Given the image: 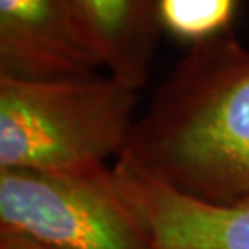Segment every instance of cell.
I'll return each instance as SVG.
<instances>
[{"mask_svg": "<svg viewBox=\"0 0 249 249\" xmlns=\"http://www.w3.org/2000/svg\"><path fill=\"white\" fill-rule=\"evenodd\" d=\"M118 159L207 203L248 201V48L229 32L190 45Z\"/></svg>", "mask_w": 249, "mask_h": 249, "instance_id": "cell-1", "label": "cell"}, {"mask_svg": "<svg viewBox=\"0 0 249 249\" xmlns=\"http://www.w3.org/2000/svg\"><path fill=\"white\" fill-rule=\"evenodd\" d=\"M139 90L118 78L0 76V170L74 172L120 157Z\"/></svg>", "mask_w": 249, "mask_h": 249, "instance_id": "cell-2", "label": "cell"}, {"mask_svg": "<svg viewBox=\"0 0 249 249\" xmlns=\"http://www.w3.org/2000/svg\"><path fill=\"white\" fill-rule=\"evenodd\" d=\"M0 229L48 249H148L113 166L0 170Z\"/></svg>", "mask_w": 249, "mask_h": 249, "instance_id": "cell-3", "label": "cell"}, {"mask_svg": "<svg viewBox=\"0 0 249 249\" xmlns=\"http://www.w3.org/2000/svg\"><path fill=\"white\" fill-rule=\"evenodd\" d=\"M100 69L74 0H0V76L74 80Z\"/></svg>", "mask_w": 249, "mask_h": 249, "instance_id": "cell-4", "label": "cell"}, {"mask_svg": "<svg viewBox=\"0 0 249 249\" xmlns=\"http://www.w3.org/2000/svg\"><path fill=\"white\" fill-rule=\"evenodd\" d=\"M113 172L142 227L148 249H249V199L207 203L120 159L115 160Z\"/></svg>", "mask_w": 249, "mask_h": 249, "instance_id": "cell-5", "label": "cell"}, {"mask_svg": "<svg viewBox=\"0 0 249 249\" xmlns=\"http://www.w3.org/2000/svg\"><path fill=\"white\" fill-rule=\"evenodd\" d=\"M160 0H74L107 74L133 89L150 76L162 32Z\"/></svg>", "mask_w": 249, "mask_h": 249, "instance_id": "cell-6", "label": "cell"}, {"mask_svg": "<svg viewBox=\"0 0 249 249\" xmlns=\"http://www.w3.org/2000/svg\"><path fill=\"white\" fill-rule=\"evenodd\" d=\"M236 0H160L162 32L196 45L225 34L231 24Z\"/></svg>", "mask_w": 249, "mask_h": 249, "instance_id": "cell-7", "label": "cell"}, {"mask_svg": "<svg viewBox=\"0 0 249 249\" xmlns=\"http://www.w3.org/2000/svg\"><path fill=\"white\" fill-rule=\"evenodd\" d=\"M0 249H48V248L39 246L36 242L24 238V236H18L15 232L2 231L0 229Z\"/></svg>", "mask_w": 249, "mask_h": 249, "instance_id": "cell-8", "label": "cell"}]
</instances>
